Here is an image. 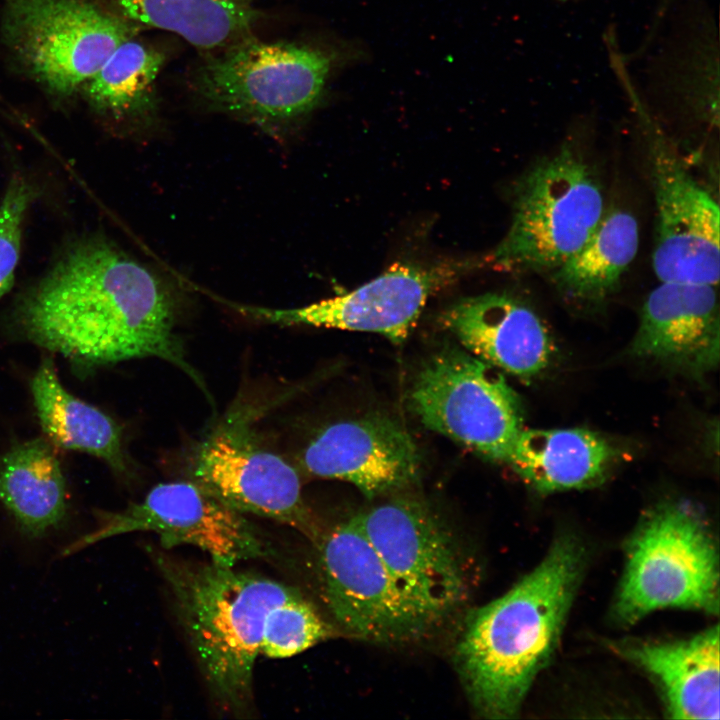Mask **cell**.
<instances>
[{
  "mask_svg": "<svg viewBox=\"0 0 720 720\" xmlns=\"http://www.w3.org/2000/svg\"><path fill=\"white\" fill-rule=\"evenodd\" d=\"M16 320L28 340L79 366L152 357L204 388L176 333L173 290L102 236L67 246L20 299Z\"/></svg>",
  "mask_w": 720,
  "mask_h": 720,
  "instance_id": "obj_1",
  "label": "cell"
},
{
  "mask_svg": "<svg viewBox=\"0 0 720 720\" xmlns=\"http://www.w3.org/2000/svg\"><path fill=\"white\" fill-rule=\"evenodd\" d=\"M584 565L582 546L561 537L543 561L467 618L455 664L479 716L514 717L554 652Z\"/></svg>",
  "mask_w": 720,
  "mask_h": 720,
  "instance_id": "obj_2",
  "label": "cell"
},
{
  "mask_svg": "<svg viewBox=\"0 0 720 720\" xmlns=\"http://www.w3.org/2000/svg\"><path fill=\"white\" fill-rule=\"evenodd\" d=\"M156 564L210 691L225 709L244 712L252 699L266 617L301 592L211 560L198 563L158 554Z\"/></svg>",
  "mask_w": 720,
  "mask_h": 720,
  "instance_id": "obj_3",
  "label": "cell"
},
{
  "mask_svg": "<svg viewBox=\"0 0 720 720\" xmlns=\"http://www.w3.org/2000/svg\"><path fill=\"white\" fill-rule=\"evenodd\" d=\"M604 214L597 175L575 146L564 144L517 181L511 225L488 262L505 271L551 273L584 246Z\"/></svg>",
  "mask_w": 720,
  "mask_h": 720,
  "instance_id": "obj_4",
  "label": "cell"
},
{
  "mask_svg": "<svg viewBox=\"0 0 720 720\" xmlns=\"http://www.w3.org/2000/svg\"><path fill=\"white\" fill-rule=\"evenodd\" d=\"M718 568L715 542L700 516L686 504L658 505L628 542L616 618L633 624L661 608L717 614Z\"/></svg>",
  "mask_w": 720,
  "mask_h": 720,
  "instance_id": "obj_5",
  "label": "cell"
},
{
  "mask_svg": "<svg viewBox=\"0 0 720 720\" xmlns=\"http://www.w3.org/2000/svg\"><path fill=\"white\" fill-rule=\"evenodd\" d=\"M260 406L236 400L192 454L191 478L231 508L289 526L315 545L323 529L298 470L261 439Z\"/></svg>",
  "mask_w": 720,
  "mask_h": 720,
  "instance_id": "obj_6",
  "label": "cell"
},
{
  "mask_svg": "<svg viewBox=\"0 0 720 720\" xmlns=\"http://www.w3.org/2000/svg\"><path fill=\"white\" fill-rule=\"evenodd\" d=\"M409 405L427 429L506 465L524 429L519 398L502 373L456 346L423 362Z\"/></svg>",
  "mask_w": 720,
  "mask_h": 720,
  "instance_id": "obj_7",
  "label": "cell"
},
{
  "mask_svg": "<svg viewBox=\"0 0 720 720\" xmlns=\"http://www.w3.org/2000/svg\"><path fill=\"white\" fill-rule=\"evenodd\" d=\"M640 124L656 205L652 267L660 282L717 286L720 209L683 166L675 147L618 71Z\"/></svg>",
  "mask_w": 720,
  "mask_h": 720,
  "instance_id": "obj_8",
  "label": "cell"
},
{
  "mask_svg": "<svg viewBox=\"0 0 720 720\" xmlns=\"http://www.w3.org/2000/svg\"><path fill=\"white\" fill-rule=\"evenodd\" d=\"M1 31L25 71L56 96L82 88L131 27L88 0H5Z\"/></svg>",
  "mask_w": 720,
  "mask_h": 720,
  "instance_id": "obj_9",
  "label": "cell"
},
{
  "mask_svg": "<svg viewBox=\"0 0 720 720\" xmlns=\"http://www.w3.org/2000/svg\"><path fill=\"white\" fill-rule=\"evenodd\" d=\"M315 546L324 601L351 636L403 644L439 626L403 593L353 516L323 531Z\"/></svg>",
  "mask_w": 720,
  "mask_h": 720,
  "instance_id": "obj_10",
  "label": "cell"
},
{
  "mask_svg": "<svg viewBox=\"0 0 720 720\" xmlns=\"http://www.w3.org/2000/svg\"><path fill=\"white\" fill-rule=\"evenodd\" d=\"M330 67L319 50L247 42L208 64L201 87L218 108L280 135L318 103Z\"/></svg>",
  "mask_w": 720,
  "mask_h": 720,
  "instance_id": "obj_11",
  "label": "cell"
},
{
  "mask_svg": "<svg viewBox=\"0 0 720 720\" xmlns=\"http://www.w3.org/2000/svg\"><path fill=\"white\" fill-rule=\"evenodd\" d=\"M353 517L403 593L438 625L464 601L458 546L424 500L397 496Z\"/></svg>",
  "mask_w": 720,
  "mask_h": 720,
  "instance_id": "obj_12",
  "label": "cell"
},
{
  "mask_svg": "<svg viewBox=\"0 0 720 720\" xmlns=\"http://www.w3.org/2000/svg\"><path fill=\"white\" fill-rule=\"evenodd\" d=\"M139 531L155 533L166 549L195 546L208 553L211 561L226 566L270 553L245 514L191 480L159 483L141 501L121 511L98 513L97 528L69 544L62 555Z\"/></svg>",
  "mask_w": 720,
  "mask_h": 720,
  "instance_id": "obj_13",
  "label": "cell"
},
{
  "mask_svg": "<svg viewBox=\"0 0 720 720\" xmlns=\"http://www.w3.org/2000/svg\"><path fill=\"white\" fill-rule=\"evenodd\" d=\"M470 265L468 262L430 266L396 264L355 290L306 306H231L247 317L266 323L372 332L400 344L408 337L429 297L458 279Z\"/></svg>",
  "mask_w": 720,
  "mask_h": 720,
  "instance_id": "obj_14",
  "label": "cell"
},
{
  "mask_svg": "<svg viewBox=\"0 0 720 720\" xmlns=\"http://www.w3.org/2000/svg\"><path fill=\"white\" fill-rule=\"evenodd\" d=\"M298 464L309 476L349 482L369 499L414 484L421 465L410 433L380 414L326 425L305 445Z\"/></svg>",
  "mask_w": 720,
  "mask_h": 720,
  "instance_id": "obj_15",
  "label": "cell"
},
{
  "mask_svg": "<svg viewBox=\"0 0 720 720\" xmlns=\"http://www.w3.org/2000/svg\"><path fill=\"white\" fill-rule=\"evenodd\" d=\"M629 352L696 378L715 369L720 354L716 286L660 282L642 306Z\"/></svg>",
  "mask_w": 720,
  "mask_h": 720,
  "instance_id": "obj_16",
  "label": "cell"
},
{
  "mask_svg": "<svg viewBox=\"0 0 720 720\" xmlns=\"http://www.w3.org/2000/svg\"><path fill=\"white\" fill-rule=\"evenodd\" d=\"M440 322L466 351L512 375L534 377L550 362L552 342L544 323L510 294L459 299L442 311Z\"/></svg>",
  "mask_w": 720,
  "mask_h": 720,
  "instance_id": "obj_17",
  "label": "cell"
},
{
  "mask_svg": "<svg viewBox=\"0 0 720 720\" xmlns=\"http://www.w3.org/2000/svg\"><path fill=\"white\" fill-rule=\"evenodd\" d=\"M616 648L655 680L671 718H719L718 625L686 640Z\"/></svg>",
  "mask_w": 720,
  "mask_h": 720,
  "instance_id": "obj_18",
  "label": "cell"
},
{
  "mask_svg": "<svg viewBox=\"0 0 720 720\" xmlns=\"http://www.w3.org/2000/svg\"><path fill=\"white\" fill-rule=\"evenodd\" d=\"M615 447L585 428L523 429L510 466L541 493L600 484L616 458Z\"/></svg>",
  "mask_w": 720,
  "mask_h": 720,
  "instance_id": "obj_19",
  "label": "cell"
},
{
  "mask_svg": "<svg viewBox=\"0 0 720 720\" xmlns=\"http://www.w3.org/2000/svg\"><path fill=\"white\" fill-rule=\"evenodd\" d=\"M34 406L50 442L93 455L128 477L132 464L121 427L99 408L67 391L51 358H44L31 381Z\"/></svg>",
  "mask_w": 720,
  "mask_h": 720,
  "instance_id": "obj_20",
  "label": "cell"
},
{
  "mask_svg": "<svg viewBox=\"0 0 720 720\" xmlns=\"http://www.w3.org/2000/svg\"><path fill=\"white\" fill-rule=\"evenodd\" d=\"M0 501L29 538L58 528L67 512L65 478L50 442L15 445L0 458Z\"/></svg>",
  "mask_w": 720,
  "mask_h": 720,
  "instance_id": "obj_21",
  "label": "cell"
},
{
  "mask_svg": "<svg viewBox=\"0 0 720 720\" xmlns=\"http://www.w3.org/2000/svg\"><path fill=\"white\" fill-rule=\"evenodd\" d=\"M638 245L634 215L622 209L605 212L584 246L550 273L553 283L568 300L599 303L616 291Z\"/></svg>",
  "mask_w": 720,
  "mask_h": 720,
  "instance_id": "obj_22",
  "label": "cell"
},
{
  "mask_svg": "<svg viewBox=\"0 0 720 720\" xmlns=\"http://www.w3.org/2000/svg\"><path fill=\"white\" fill-rule=\"evenodd\" d=\"M127 16L211 49L245 32L254 13L239 0H117Z\"/></svg>",
  "mask_w": 720,
  "mask_h": 720,
  "instance_id": "obj_23",
  "label": "cell"
},
{
  "mask_svg": "<svg viewBox=\"0 0 720 720\" xmlns=\"http://www.w3.org/2000/svg\"><path fill=\"white\" fill-rule=\"evenodd\" d=\"M164 63L162 53L129 38L120 44L83 91L99 114L120 121L143 113Z\"/></svg>",
  "mask_w": 720,
  "mask_h": 720,
  "instance_id": "obj_24",
  "label": "cell"
},
{
  "mask_svg": "<svg viewBox=\"0 0 720 720\" xmlns=\"http://www.w3.org/2000/svg\"><path fill=\"white\" fill-rule=\"evenodd\" d=\"M334 635L333 627L300 594L269 611L260 654L272 659L292 657Z\"/></svg>",
  "mask_w": 720,
  "mask_h": 720,
  "instance_id": "obj_25",
  "label": "cell"
},
{
  "mask_svg": "<svg viewBox=\"0 0 720 720\" xmlns=\"http://www.w3.org/2000/svg\"><path fill=\"white\" fill-rule=\"evenodd\" d=\"M36 197L37 189L27 176L15 172L10 177L0 203V297L13 285L24 222Z\"/></svg>",
  "mask_w": 720,
  "mask_h": 720,
  "instance_id": "obj_26",
  "label": "cell"
}]
</instances>
